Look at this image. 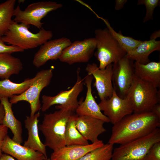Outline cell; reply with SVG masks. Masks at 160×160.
<instances>
[{"label": "cell", "instance_id": "836d02e7", "mask_svg": "<svg viewBox=\"0 0 160 160\" xmlns=\"http://www.w3.org/2000/svg\"><path fill=\"white\" fill-rule=\"evenodd\" d=\"M151 111L160 118V104L158 103L152 108Z\"/></svg>", "mask_w": 160, "mask_h": 160}, {"label": "cell", "instance_id": "7c38bea8", "mask_svg": "<svg viewBox=\"0 0 160 160\" xmlns=\"http://www.w3.org/2000/svg\"><path fill=\"white\" fill-rule=\"evenodd\" d=\"M103 114L113 125L117 123L127 115L133 112L131 103L127 97L122 98L114 89L109 98L100 101L98 104Z\"/></svg>", "mask_w": 160, "mask_h": 160}, {"label": "cell", "instance_id": "5bb4252c", "mask_svg": "<svg viewBox=\"0 0 160 160\" xmlns=\"http://www.w3.org/2000/svg\"><path fill=\"white\" fill-rule=\"evenodd\" d=\"M67 38L48 41L41 46L34 56L33 64L36 67L39 68L48 61L59 59L63 50L71 43Z\"/></svg>", "mask_w": 160, "mask_h": 160}, {"label": "cell", "instance_id": "1f68e13d", "mask_svg": "<svg viewBox=\"0 0 160 160\" xmlns=\"http://www.w3.org/2000/svg\"><path fill=\"white\" fill-rule=\"evenodd\" d=\"M8 128L4 126L0 125V157L2 154L1 147L2 143L7 135Z\"/></svg>", "mask_w": 160, "mask_h": 160}, {"label": "cell", "instance_id": "8992f818", "mask_svg": "<svg viewBox=\"0 0 160 160\" xmlns=\"http://www.w3.org/2000/svg\"><path fill=\"white\" fill-rule=\"evenodd\" d=\"M160 142V129L157 128L148 135L113 149L111 160H145L149 151Z\"/></svg>", "mask_w": 160, "mask_h": 160}, {"label": "cell", "instance_id": "d6a6232c", "mask_svg": "<svg viewBox=\"0 0 160 160\" xmlns=\"http://www.w3.org/2000/svg\"><path fill=\"white\" fill-rule=\"evenodd\" d=\"M127 1V0H116L115 1V9L119 10L122 9L124 7V4Z\"/></svg>", "mask_w": 160, "mask_h": 160}, {"label": "cell", "instance_id": "e0dca14e", "mask_svg": "<svg viewBox=\"0 0 160 160\" xmlns=\"http://www.w3.org/2000/svg\"><path fill=\"white\" fill-rule=\"evenodd\" d=\"M103 141H97L86 145L66 146L53 151L51 160H78L88 152L103 146Z\"/></svg>", "mask_w": 160, "mask_h": 160}, {"label": "cell", "instance_id": "cb8c5ba5", "mask_svg": "<svg viewBox=\"0 0 160 160\" xmlns=\"http://www.w3.org/2000/svg\"><path fill=\"white\" fill-rule=\"evenodd\" d=\"M36 78L26 79L21 83H17L9 79L0 80V97H10L13 95H20L26 91Z\"/></svg>", "mask_w": 160, "mask_h": 160}, {"label": "cell", "instance_id": "4dcf8cb0", "mask_svg": "<svg viewBox=\"0 0 160 160\" xmlns=\"http://www.w3.org/2000/svg\"><path fill=\"white\" fill-rule=\"evenodd\" d=\"M2 36L0 34V53L12 54L14 52H23L24 50L16 47L6 45L2 39Z\"/></svg>", "mask_w": 160, "mask_h": 160}, {"label": "cell", "instance_id": "6da1fadb", "mask_svg": "<svg viewBox=\"0 0 160 160\" xmlns=\"http://www.w3.org/2000/svg\"><path fill=\"white\" fill-rule=\"evenodd\" d=\"M160 125V118L151 111L127 115L112 128L108 143L124 144L147 135Z\"/></svg>", "mask_w": 160, "mask_h": 160}, {"label": "cell", "instance_id": "d6986e66", "mask_svg": "<svg viewBox=\"0 0 160 160\" xmlns=\"http://www.w3.org/2000/svg\"><path fill=\"white\" fill-rule=\"evenodd\" d=\"M160 36V30L153 32L149 40L142 41L135 49L127 53L126 56L140 64H146L149 62L150 55L154 51L160 50V41L156 40Z\"/></svg>", "mask_w": 160, "mask_h": 160}, {"label": "cell", "instance_id": "30bf717a", "mask_svg": "<svg viewBox=\"0 0 160 160\" xmlns=\"http://www.w3.org/2000/svg\"><path fill=\"white\" fill-rule=\"evenodd\" d=\"M133 60L125 55L113 63L112 82L114 89L121 98L126 97L135 75Z\"/></svg>", "mask_w": 160, "mask_h": 160}, {"label": "cell", "instance_id": "2e32d148", "mask_svg": "<svg viewBox=\"0 0 160 160\" xmlns=\"http://www.w3.org/2000/svg\"><path fill=\"white\" fill-rule=\"evenodd\" d=\"M76 115V127L83 137L92 143L98 141V136L106 131L103 126L105 122L91 117Z\"/></svg>", "mask_w": 160, "mask_h": 160}, {"label": "cell", "instance_id": "44dd1931", "mask_svg": "<svg viewBox=\"0 0 160 160\" xmlns=\"http://www.w3.org/2000/svg\"><path fill=\"white\" fill-rule=\"evenodd\" d=\"M0 101L4 107L5 112L2 125L11 130L13 135L12 139L21 144L23 141L22 124L14 115L12 109V104L10 102L8 97H0Z\"/></svg>", "mask_w": 160, "mask_h": 160}, {"label": "cell", "instance_id": "9a60e30c", "mask_svg": "<svg viewBox=\"0 0 160 160\" xmlns=\"http://www.w3.org/2000/svg\"><path fill=\"white\" fill-rule=\"evenodd\" d=\"M93 77L87 74L84 79V83L87 91L84 101H79L75 111L78 116H87L104 121L110 122L108 119L101 112L98 104L96 103L92 93V84Z\"/></svg>", "mask_w": 160, "mask_h": 160}, {"label": "cell", "instance_id": "ffe728a7", "mask_svg": "<svg viewBox=\"0 0 160 160\" xmlns=\"http://www.w3.org/2000/svg\"><path fill=\"white\" fill-rule=\"evenodd\" d=\"M39 111L32 116H26L24 121L25 128L28 132V137L23 146L39 151L47 157L46 146L41 141L39 134L38 118Z\"/></svg>", "mask_w": 160, "mask_h": 160}, {"label": "cell", "instance_id": "9c48e42d", "mask_svg": "<svg viewBox=\"0 0 160 160\" xmlns=\"http://www.w3.org/2000/svg\"><path fill=\"white\" fill-rule=\"evenodd\" d=\"M63 6L61 4L52 1H41L31 4L24 10L18 5L15 9L13 20L17 23H23L27 25H33L40 29L43 24L42 19L49 12Z\"/></svg>", "mask_w": 160, "mask_h": 160}, {"label": "cell", "instance_id": "4316f807", "mask_svg": "<svg viewBox=\"0 0 160 160\" xmlns=\"http://www.w3.org/2000/svg\"><path fill=\"white\" fill-rule=\"evenodd\" d=\"M113 36L117 41L122 49L127 53L133 51L142 42L129 37L123 35L120 31L116 32L111 26L110 23L106 19L101 18Z\"/></svg>", "mask_w": 160, "mask_h": 160}, {"label": "cell", "instance_id": "8d00e7d4", "mask_svg": "<svg viewBox=\"0 0 160 160\" xmlns=\"http://www.w3.org/2000/svg\"><path fill=\"white\" fill-rule=\"evenodd\" d=\"M46 160H51L50 159V158H47L46 159Z\"/></svg>", "mask_w": 160, "mask_h": 160}, {"label": "cell", "instance_id": "4fadbf2b", "mask_svg": "<svg viewBox=\"0 0 160 160\" xmlns=\"http://www.w3.org/2000/svg\"><path fill=\"white\" fill-rule=\"evenodd\" d=\"M113 63L100 69L95 63L88 64L85 70L87 74L92 75L95 79L93 84L101 100L110 97L114 90L112 82Z\"/></svg>", "mask_w": 160, "mask_h": 160}, {"label": "cell", "instance_id": "8fae6325", "mask_svg": "<svg viewBox=\"0 0 160 160\" xmlns=\"http://www.w3.org/2000/svg\"><path fill=\"white\" fill-rule=\"evenodd\" d=\"M96 45L94 37L74 41L63 50L58 59L70 65L87 62L92 57Z\"/></svg>", "mask_w": 160, "mask_h": 160}, {"label": "cell", "instance_id": "277c9868", "mask_svg": "<svg viewBox=\"0 0 160 160\" xmlns=\"http://www.w3.org/2000/svg\"><path fill=\"white\" fill-rule=\"evenodd\" d=\"M152 83L142 80L135 74L126 97L129 100L133 113L151 111L160 101V90Z\"/></svg>", "mask_w": 160, "mask_h": 160}, {"label": "cell", "instance_id": "5b68a950", "mask_svg": "<svg viewBox=\"0 0 160 160\" xmlns=\"http://www.w3.org/2000/svg\"><path fill=\"white\" fill-rule=\"evenodd\" d=\"M94 33L97 49L95 55L99 62V68L104 69L108 65L117 62L126 55L127 52L107 27L96 29Z\"/></svg>", "mask_w": 160, "mask_h": 160}, {"label": "cell", "instance_id": "7a4b0ae2", "mask_svg": "<svg viewBox=\"0 0 160 160\" xmlns=\"http://www.w3.org/2000/svg\"><path fill=\"white\" fill-rule=\"evenodd\" d=\"M73 112L59 109L44 115L39 129L44 136V144L55 151L66 145L65 132L66 125Z\"/></svg>", "mask_w": 160, "mask_h": 160}, {"label": "cell", "instance_id": "3957f363", "mask_svg": "<svg viewBox=\"0 0 160 160\" xmlns=\"http://www.w3.org/2000/svg\"><path fill=\"white\" fill-rule=\"evenodd\" d=\"M29 26L19 23L13 20L8 30L2 36L4 42L23 50L41 46L52 38V31L42 28L36 33L28 30Z\"/></svg>", "mask_w": 160, "mask_h": 160}, {"label": "cell", "instance_id": "83f0119b", "mask_svg": "<svg viewBox=\"0 0 160 160\" xmlns=\"http://www.w3.org/2000/svg\"><path fill=\"white\" fill-rule=\"evenodd\" d=\"M113 145L108 143L92 151L78 160H110L113 151Z\"/></svg>", "mask_w": 160, "mask_h": 160}, {"label": "cell", "instance_id": "f1b7e54d", "mask_svg": "<svg viewBox=\"0 0 160 160\" xmlns=\"http://www.w3.org/2000/svg\"><path fill=\"white\" fill-rule=\"evenodd\" d=\"M159 0H139L137 5H144L146 8V12L143 19V22L153 19V14L155 8L159 5Z\"/></svg>", "mask_w": 160, "mask_h": 160}, {"label": "cell", "instance_id": "d590c367", "mask_svg": "<svg viewBox=\"0 0 160 160\" xmlns=\"http://www.w3.org/2000/svg\"><path fill=\"white\" fill-rule=\"evenodd\" d=\"M0 160H15L12 156L6 153L2 154L0 157Z\"/></svg>", "mask_w": 160, "mask_h": 160}, {"label": "cell", "instance_id": "e575fe53", "mask_svg": "<svg viewBox=\"0 0 160 160\" xmlns=\"http://www.w3.org/2000/svg\"><path fill=\"white\" fill-rule=\"evenodd\" d=\"M4 114V109L0 101V125L2 124Z\"/></svg>", "mask_w": 160, "mask_h": 160}, {"label": "cell", "instance_id": "52a82bcc", "mask_svg": "<svg viewBox=\"0 0 160 160\" xmlns=\"http://www.w3.org/2000/svg\"><path fill=\"white\" fill-rule=\"evenodd\" d=\"M77 79L74 86L70 89L62 90L54 96L43 95L42 97V103L41 107L42 112L48 110L55 105L57 109H63L72 112L75 111L79 102L78 97L84 88V82L80 75V69L77 70Z\"/></svg>", "mask_w": 160, "mask_h": 160}, {"label": "cell", "instance_id": "484cf974", "mask_svg": "<svg viewBox=\"0 0 160 160\" xmlns=\"http://www.w3.org/2000/svg\"><path fill=\"white\" fill-rule=\"evenodd\" d=\"M15 0H7L0 3V34L2 36L8 30L12 20Z\"/></svg>", "mask_w": 160, "mask_h": 160}, {"label": "cell", "instance_id": "f546056e", "mask_svg": "<svg viewBox=\"0 0 160 160\" xmlns=\"http://www.w3.org/2000/svg\"><path fill=\"white\" fill-rule=\"evenodd\" d=\"M145 160H160V142L156 143L152 146Z\"/></svg>", "mask_w": 160, "mask_h": 160}, {"label": "cell", "instance_id": "d4e9b609", "mask_svg": "<svg viewBox=\"0 0 160 160\" xmlns=\"http://www.w3.org/2000/svg\"><path fill=\"white\" fill-rule=\"evenodd\" d=\"M76 114H73L68 122L65 132L66 146L86 145L89 144L77 129L75 123Z\"/></svg>", "mask_w": 160, "mask_h": 160}, {"label": "cell", "instance_id": "ba28073f", "mask_svg": "<svg viewBox=\"0 0 160 160\" xmlns=\"http://www.w3.org/2000/svg\"><path fill=\"white\" fill-rule=\"evenodd\" d=\"M35 76L36 79L26 91L20 95H13L9 100L12 104L22 101L28 102L30 104L31 116H34L41 108L39 100L40 93L44 88L50 84L53 76V68L41 70Z\"/></svg>", "mask_w": 160, "mask_h": 160}, {"label": "cell", "instance_id": "74e56055", "mask_svg": "<svg viewBox=\"0 0 160 160\" xmlns=\"http://www.w3.org/2000/svg\"><path fill=\"white\" fill-rule=\"evenodd\" d=\"M47 159H44V160H46Z\"/></svg>", "mask_w": 160, "mask_h": 160}, {"label": "cell", "instance_id": "603a6c76", "mask_svg": "<svg viewBox=\"0 0 160 160\" xmlns=\"http://www.w3.org/2000/svg\"><path fill=\"white\" fill-rule=\"evenodd\" d=\"M23 64L18 58L11 54L0 53V78L9 79L12 75L17 74L23 69Z\"/></svg>", "mask_w": 160, "mask_h": 160}, {"label": "cell", "instance_id": "ac0fdd59", "mask_svg": "<svg viewBox=\"0 0 160 160\" xmlns=\"http://www.w3.org/2000/svg\"><path fill=\"white\" fill-rule=\"evenodd\" d=\"M2 152L18 160H44L47 158L41 153L22 145L7 135L1 146Z\"/></svg>", "mask_w": 160, "mask_h": 160}, {"label": "cell", "instance_id": "7402d4cb", "mask_svg": "<svg viewBox=\"0 0 160 160\" xmlns=\"http://www.w3.org/2000/svg\"><path fill=\"white\" fill-rule=\"evenodd\" d=\"M135 75L140 79L150 82L158 88L160 87V62H150L142 64L134 63Z\"/></svg>", "mask_w": 160, "mask_h": 160}]
</instances>
